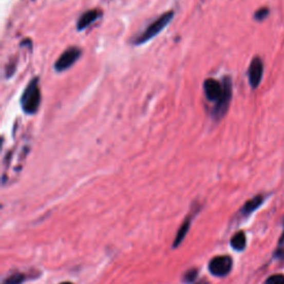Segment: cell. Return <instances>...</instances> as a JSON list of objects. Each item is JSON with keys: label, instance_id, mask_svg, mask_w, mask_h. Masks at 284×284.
Here are the masks:
<instances>
[{"label": "cell", "instance_id": "52a82bcc", "mask_svg": "<svg viewBox=\"0 0 284 284\" xmlns=\"http://www.w3.org/2000/svg\"><path fill=\"white\" fill-rule=\"evenodd\" d=\"M203 89H204L205 98L214 103L221 98V96L223 93L222 82H220L217 79H213V78H207L203 82Z\"/></svg>", "mask_w": 284, "mask_h": 284}, {"label": "cell", "instance_id": "7c38bea8", "mask_svg": "<svg viewBox=\"0 0 284 284\" xmlns=\"http://www.w3.org/2000/svg\"><path fill=\"white\" fill-rule=\"evenodd\" d=\"M26 280V276L23 273H15L9 275L3 284H22Z\"/></svg>", "mask_w": 284, "mask_h": 284}, {"label": "cell", "instance_id": "9c48e42d", "mask_svg": "<svg viewBox=\"0 0 284 284\" xmlns=\"http://www.w3.org/2000/svg\"><path fill=\"white\" fill-rule=\"evenodd\" d=\"M263 201H264V197H263L262 195L255 196L254 198L247 201V202L243 205V207L241 209V213L245 214V216H248V214H251L253 211H255L263 203Z\"/></svg>", "mask_w": 284, "mask_h": 284}, {"label": "cell", "instance_id": "e0dca14e", "mask_svg": "<svg viewBox=\"0 0 284 284\" xmlns=\"http://www.w3.org/2000/svg\"><path fill=\"white\" fill-rule=\"evenodd\" d=\"M282 243H284V231H283L281 238H280V241H279V244H282Z\"/></svg>", "mask_w": 284, "mask_h": 284}, {"label": "cell", "instance_id": "ba28073f", "mask_svg": "<svg viewBox=\"0 0 284 284\" xmlns=\"http://www.w3.org/2000/svg\"><path fill=\"white\" fill-rule=\"evenodd\" d=\"M102 11L100 9H91L82 13L77 22V30L82 31L87 29L90 25H92L97 19L100 18Z\"/></svg>", "mask_w": 284, "mask_h": 284}, {"label": "cell", "instance_id": "5bb4252c", "mask_svg": "<svg viewBox=\"0 0 284 284\" xmlns=\"http://www.w3.org/2000/svg\"><path fill=\"white\" fill-rule=\"evenodd\" d=\"M266 284H284V275L283 274H274L266 281Z\"/></svg>", "mask_w": 284, "mask_h": 284}, {"label": "cell", "instance_id": "3957f363", "mask_svg": "<svg viewBox=\"0 0 284 284\" xmlns=\"http://www.w3.org/2000/svg\"><path fill=\"white\" fill-rule=\"evenodd\" d=\"M223 85V93L221 96V98L214 103V107L212 108V119L216 121H219L222 119L228 112L229 107H230V102L232 99V78L230 75H225L222 79Z\"/></svg>", "mask_w": 284, "mask_h": 284}, {"label": "cell", "instance_id": "30bf717a", "mask_svg": "<svg viewBox=\"0 0 284 284\" xmlns=\"http://www.w3.org/2000/svg\"><path fill=\"white\" fill-rule=\"evenodd\" d=\"M231 245L234 250H237V251L244 250V248L247 245V238H245L244 232L240 231L238 233H235L231 239Z\"/></svg>", "mask_w": 284, "mask_h": 284}, {"label": "cell", "instance_id": "9a60e30c", "mask_svg": "<svg viewBox=\"0 0 284 284\" xmlns=\"http://www.w3.org/2000/svg\"><path fill=\"white\" fill-rule=\"evenodd\" d=\"M197 274H198V270H190L189 272L185 273L184 281H186V282L195 281L196 278H197Z\"/></svg>", "mask_w": 284, "mask_h": 284}, {"label": "cell", "instance_id": "2e32d148", "mask_svg": "<svg viewBox=\"0 0 284 284\" xmlns=\"http://www.w3.org/2000/svg\"><path fill=\"white\" fill-rule=\"evenodd\" d=\"M275 256L278 259H284V243L279 244L278 250L275 252Z\"/></svg>", "mask_w": 284, "mask_h": 284}, {"label": "cell", "instance_id": "7a4b0ae2", "mask_svg": "<svg viewBox=\"0 0 284 284\" xmlns=\"http://www.w3.org/2000/svg\"><path fill=\"white\" fill-rule=\"evenodd\" d=\"M175 17V12L172 10L164 12L163 15H161L160 17H158L156 20H154L147 28H145L139 36H138L135 40L134 44L139 46V45H143L145 43H148L151 39H154L156 36H158L159 33H160L165 27H167L171 20Z\"/></svg>", "mask_w": 284, "mask_h": 284}, {"label": "cell", "instance_id": "277c9868", "mask_svg": "<svg viewBox=\"0 0 284 284\" xmlns=\"http://www.w3.org/2000/svg\"><path fill=\"white\" fill-rule=\"evenodd\" d=\"M81 53L82 51L78 47L68 48V49H66L60 54V57L56 60V62H54V70L57 72H62L70 69L75 62L79 60V58L81 57Z\"/></svg>", "mask_w": 284, "mask_h": 284}, {"label": "cell", "instance_id": "d6986e66", "mask_svg": "<svg viewBox=\"0 0 284 284\" xmlns=\"http://www.w3.org/2000/svg\"><path fill=\"white\" fill-rule=\"evenodd\" d=\"M196 284H205V283L202 281V282H199V283H196Z\"/></svg>", "mask_w": 284, "mask_h": 284}, {"label": "cell", "instance_id": "ac0fdd59", "mask_svg": "<svg viewBox=\"0 0 284 284\" xmlns=\"http://www.w3.org/2000/svg\"><path fill=\"white\" fill-rule=\"evenodd\" d=\"M60 284H73L71 282H64V283H60Z\"/></svg>", "mask_w": 284, "mask_h": 284}, {"label": "cell", "instance_id": "4fadbf2b", "mask_svg": "<svg viewBox=\"0 0 284 284\" xmlns=\"http://www.w3.org/2000/svg\"><path fill=\"white\" fill-rule=\"evenodd\" d=\"M270 15V9L268 7H261L260 9L254 12V19L256 22H263V20L267 19Z\"/></svg>", "mask_w": 284, "mask_h": 284}, {"label": "cell", "instance_id": "6da1fadb", "mask_svg": "<svg viewBox=\"0 0 284 284\" xmlns=\"http://www.w3.org/2000/svg\"><path fill=\"white\" fill-rule=\"evenodd\" d=\"M41 103V90L39 86V78H33L28 86L24 90L22 98H20V106H22L23 111L32 116L36 115L39 110Z\"/></svg>", "mask_w": 284, "mask_h": 284}, {"label": "cell", "instance_id": "8992f818", "mask_svg": "<svg viewBox=\"0 0 284 284\" xmlns=\"http://www.w3.org/2000/svg\"><path fill=\"white\" fill-rule=\"evenodd\" d=\"M263 71H264V68H263V62L260 57H254L251 62L250 66H249L248 70V78H249V84H250L252 89H256L261 84V80L263 77Z\"/></svg>", "mask_w": 284, "mask_h": 284}, {"label": "cell", "instance_id": "5b68a950", "mask_svg": "<svg viewBox=\"0 0 284 284\" xmlns=\"http://www.w3.org/2000/svg\"><path fill=\"white\" fill-rule=\"evenodd\" d=\"M232 269V259L228 255H220L213 258L209 263V271L216 276H225Z\"/></svg>", "mask_w": 284, "mask_h": 284}, {"label": "cell", "instance_id": "8fae6325", "mask_svg": "<svg viewBox=\"0 0 284 284\" xmlns=\"http://www.w3.org/2000/svg\"><path fill=\"white\" fill-rule=\"evenodd\" d=\"M190 223H191V218H188V219H186L184 221V223L181 225V228H180V230L178 231V234H177V237H176L175 244H173V247H177V245H179L180 243H181V241L185 237V234L188 233Z\"/></svg>", "mask_w": 284, "mask_h": 284}]
</instances>
